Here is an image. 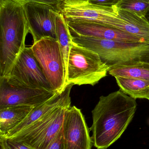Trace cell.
Here are the masks:
<instances>
[{
  "label": "cell",
  "mask_w": 149,
  "mask_h": 149,
  "mask_svg": "<svg viewBox=\"0 0 149 149\" xmlns=\"http://www.w3.org/2000/svg\"><path fill=\"white\" fill-rule=\"evenodd\" d=\"M45 149H64L63 141V127Z\"/></svg>",
  "instance_id": "20"
},
{
  "label": "cell",
  "mask_w": 149,
  "mask_h": 149,
  "mask_svg": "<svg viewBox=\"0 0 149 149\" xmlns=\"http://www.w3.org/2000/svg\"><path fill=\"white\" fill-rule=\"evenodd\" d=\"M120 89L134 99L149 100V81L129 77H115Z\"/></svg>",
  "instance_id": "16"
},
{
  "label": "cell",
  "mask_w": 149,
  "mask_h": 149,
  "mask_svg": "<svg viewBox=\"0 0 149 149\" xmlns=\"http://www.w3.org/2000/svg\"><path fill=\"white\" fill-rule=\"evenodd\" d=\"M73 86V84H69L62 92L57 93L47 101L34 107L18 126L6 135L2 136L10 138L57 108L71 105L70 93Z\"/></svg>",
  "instance_id": "13"
},
{
  "label": "cell",
  "mask_w": 149,
  "mask_h": 149,
  "mask_svg": "<svg viewBox=\"0 0 149 149\" xmlns=\"http://www.w3.org/2000/svg\"><path fill=\"white\" fill-rule=\"evenodd\" d=\"M71 33V32H70ZM73 43L97 53L109 70L127 62L140 60L149 44L107 40L71 33Z\"/></svg>",
  "instance_id": "3"
},
{
  "label": "cell",
  "mask_w": 149,
  "mask_h": 149,
  "mask_svg": "<svg viewBox=\"0 0 149 149\" xmlns=\"http://www.w3.org/2000/svg\"></svg>",
  "instance_id": "25"
},
{
  "label": "cell",
  "mask_w": 149,
  "mask_h": 149,
  "mask_svg": "<svg viewBox=\"0 0 149 149\" xmlns=\"http://www.w3.org/2000/svg\"><path fill=\"white\" fill-rule=\"evenodd\" d=\"M71 107L57 108L9 138L21 142L32 149H45L63 127L66 111Z\"/></svg>",
  "instance_id": "7"
},
{
  "label": "cell",
  "mask_w": 149,
  "mask_h": 149,
  "mask_svg": "<svg viewBox=\"0 0 149 149\" xmlns=\"http://www.w3.org/2000/svg\"><path fill=\"white\" fill-rule=\"evenodd\" d=\"M0 146L4 149H32L21 142L0 136Z\"/></svg>",
  "instance_id": "19"
},
{
  "label": "cell",
  "mask_w": 149,
  "mask_h": 149,
  "mask_svg": "<svg viewBox=\"0 0 149 149\" xmlns=\"http://www.w3.org/2000/svg\"><path fill=\"white\" fill-rule=\"evenodd\" d=\"M4 77L8 82L18 86L53 91L30 47L24 48Z\"/></svg>",
  "instance_id": "8"
},
{
  "label": "cell",
  "mask_w": 149,
  "mask_h": 149,
  "mask_svg": "<svg viewBox=\"0 0 149 149\" xmlns=\"http://www.w3.org/2000/svg\"><path fill=\"white\" fill-rule=\"evenodd\" d=\"M30 48L52 90L62 92L66 87V69L57 40L42 38Z\"/></svg>",
  "instance_id": "6"
},
{
  "label": "cell",
  "mask_w": 149,
  "mask_h": 149,
  "mask_svg": "<svg viewBox=\"0 0 149 149\" xmlns=\"http://www.w3.org/2000/svg\"><path fill=\"white\" fill-rule=\"evenodd\" d=\"M108 74L116 77H129L149 81V63L134 60L110 69Z\"/></svg>",
  "instance_id": "15"
},
{
  "label": "cell",
  "mask_w": 149,
  "mask_h": 149,
  "mask_svg": "<svg viewBox=\"0 0 149 149\" xmlns=\"http://www.w3.org/2000/svg\"><path fill=\"white\" fill-rule=\"evenodd\" d=\"M33 43L45 38L57 39L55 6L30 3L23 5Z\"/></svg>",
  "instance_id": "10"
},
{
  "label": "cell",
  "mask_w": 149,
  "mask_h": 149,
  "mask_svg": "<svg viewBox=\"0 0 149 149\" xmlns=\"http://www.w3.org/2000/svg\"><path fill=\"white\" fill-rule=\"evenodd\" d=\"M0 77H4L26 47L29 30L23 5L12 0H0Z\"/></svg>",
  "instance_id": "2"
},
{
  "label": "cell",
  "mask_w": 149,
  "mask_h": 149,
  "mask_svg": "<svg viewBox=\"0 0 149 149\" xmlns=\"http://www.w3.org/2000/svg\"><path fill=\"white\" fill-rule=\"evenodd\" d=\"M90 2L103 6H116L120 0H88Z\"/></svg>",
  "instance_id": "22"
},
{
  "label": "cell",
  "mask_w": 149,
  "mask_h": 149,
  "mask_svg": "<svg viewBox=\"0 0 149 149\" xmlns=\"http://www.w3.org/2000/svg\"><path fill=\"white\" fill-rule=\"evenodd\" d=\"M64 149H92L89 130L81 110L75 106L66 111L63 124Z\"/></svg>",
  "instance_id": "11"
},
{
  "label": "cell",
  "mask_w": 149,
  "mask_h": 149,
  "mask_svg": "<svg viewBox=\"0 0 149 149\" xmlns=\"http://www.w3.org/2000/svg\"><path fill=\"white\" fill-rule=\"evenodd\" d=\"M108 67L92 51L73 42L69 53L66 86L69 84L94 86L107 75Z\"/></svg>",
  "instance_id": "5"
},
{
  "label": "cell",
  "mask_w": 149,
  "mask_h": 149,
  "mask_svg": "<svg viewBox=\"0 0 149 149\" xmlns=\"http://www.w3.org/2000/svg\"><path fill=\"white\" fill-rule=\"evenodd\" d=\"M116 6L120 9L145 17L149 10V0H120Z\"/></svg>",
  "instance_id": "18"
},
{
  "label": "cell",
  "mask_w": 149,
  "mask_h": 149,
  "mask_svg": "<svg viewBox=\"0 0 149 149\" xmlns=\"http://www.w3.org/2000/svg\"><path fill=\"white\" fill-rule=\"evenodd\" d=\"M22 5H24L26 3H42L52 5L56 7V5L60 2L61 0H12Z\"/></svg>",
  "instance_id": "21"
},
{
  "label": "cell",
  "mask_w": 149,
  "mask_h": 149,
  "mask_svg": "<svg viewBox=\"0 0 149 149\" xmlns=\"http://www.w3.org/2000/svg\"><path fill=\"white\" fill-rule=\"evenodd\" d=\"M136 109V100L120 89L101 96L92 111L94 146L107 149L116 142L132 121Z\"/></svg>",
  "instance_id": "1"
},
{
  "label": "cell",
  "mask_w": 149,
  "mask_h": 149,
  "mask_svg": "<svg viewBox=\"0 0 149 149\" xmlns=\"http://www.w3.org/2000/svg\"><path fill=\"white\" fill-rule=\"evenodd\" d=\"M56 26L57 40L59 44L65 66L66 81L69 53L73 42L68 24L63 15L58 12L56 17Z\"/></svg>",
  "instance_id": "17"
},
{
  "label": "cell",
  "mask_w": 149,
  "mask_h": 149,
  "mask_svg": "<svg viewBox=\"0 0 149 149\" xmlns=\"http://www.w3.org/2000/svg\"><path fill=\"white\" fill-rule=\"evenodd\" d=\"M56 8L67 23H94L125 31L126 22L119 16L116 6L98 5L88 0H61Z\"/></svg>",
  "instance_id": "4"
},
{
  "label": "cell",
  "mask_w": 149,
  "mask_h": 149,
  "mask_svg": "<svg viewBox=\"0 0 149 149\" xmlns=\"http://www.w3.org/2000/svg\"><path fill=\"white\" fill-rule=\"evenodd\" d=\"M140 60L149 63V49L146 51L141 56Z\"/></svg>",
  "instance_id": "23"
},
{
  "label": "cell",
  "mask_w": 149,
  "mask_h": 149,
  "mask_svg": "<svg viewBox=\"0 0 149 149\" xmlns=\"http://www.w3.org/2000/svg\"><path fill=\"white\" fill-rule=\"evenodd\" d=\"M67 23L71 33L107 40L148 43L138 37L114 27L87 22Z\"/></svg>",
  "instance_id": "12"
},
{
  "label": "cell",
  "mask_w": 149,
  "mask_h": 149,
  "mask_svg": "<svg viewBox=\"0 0 149 149\" xmlns=\"http://www.w3.org/2000/svg\"><path fill=\"white\" fill-rule=\"evenodd\" d=\"M34 107L17 105L0 109V136H4L18 126Z\"/></svg>",
  "instance_id": "14"
},
{
  "label": "cell",
  "mask_w": 149,
  "mask_h": 149,
  "mask_svg": "<svg viewBox=\"0 0 149 149\" xmlns=\"http://www.w3.org/2000/svg\"><path fill=\"white\" fill-rule=\"evenodd\" d=\"M57 93L18 86L8 82L4 77H0V109L17 105L37 107Z\"/></svg>",
  "instance_id": "9"
},
{
  "label": "cell",
  "mask_w": 149,
  "mask_h": 149,
  "mask_svg": "<svg viewBox=\"0 0 149 149\" xmlns=\"http://www.w3.org/2000/svg\"><path fill=\"white\" fill-rule=\"evenodd\" d=\"M145 18H146V19H147V21L149 22V10L148 12V13H147V15L145 16Z\"/></svg>",
  "instance_id": "24"
}]
</instances>
